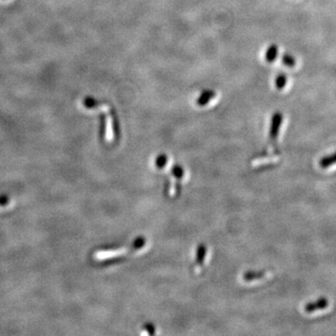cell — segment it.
Instances as JSON below:
<instances>
[{
	"label": "cell",
	"mask_w": 336,
	"mask_h": 336,
	"mask_svg": "<svg viewBox=\"0 0 336 336\" xmlns=\"http://www.w3.org/2000/svg\"><path fill=\"white\" fill-rule=\"evenodd\" d=\"M146 239L144 237H139L136 239L131 247L127 248H120V249H106V250H100L95 253L94 258L96 260L103 261L107 259H113L117 257L125 256L129 253H134L139 250H141L146 246Z\"/></svg>",
	"instance_id": "obj_1"
},
{
	"label": "cell",
	"mask_w": 336,
	"mask_h": 336,
	"mask_svg": "<svg viewBox=\"0 0 336 336\" xmlns=\"http://www.w3.org/2000/svg\"><path fill=\"white\" fill-rule=\"evenodd\" d=\"M185 177L186 171L181 166H175L172 168L171 177L169 179L170 184L168 186V195L169 197L174 198L178 195L181 181H183Z\"/></svg>",
	"instance_id": "obj_2"
},
{
	"label": "cell",
	"mask_w": 336,
	"mask_h": 336,
	"mask_svg": "<svg viewBox=\"0 0 336 336\" xmlns=\"http://www.w3.org/2000/svg\"><path fill=\"white\" fill-rule=\"evenodd\" d=\"M207 248L205 245L201 244L196 250V256H195V263L193 267V271L195 274H198L201 273L203 266L205 264V260L207 257Z\"/></svg>",
	"instance_id": "obj_3"
},
{
	"label": "cell",
	"mask_w": 336,
	"mask_h": 336,
	"mask_svg": "<svg viewBox=\"0 0 336 336\" xmlns=\"http://www.w3.org/2000/svg\"><path fill=\"white\" fill-rule=\"evenodd\" d=\"M282 122H283V115L279 111L275 112L272 117L270 131H269V137L271 141H275L277 139Z\"/></svg>",
	"instance_id": "obj_4"
},
{
	"label": "cell",
	"mask_w": 336,
	"mask_h": 336,
	"mask_svg": "<svg viewBox=\"0 0 336 336\" xmlns=\"http://www.w3.org/2000/svg\"><path fill=\"white\" fill-rule=\"evenodd\" d=\"M269 274V272H248L243 275V280L244 282L248 284L261 282L268 278Z\"/></svg>",
	"instance_id": "obj_5"
},
{
	"label": "cell",
	"mask_w": 336,
	"mask_h": 336,
	"mask_svg": "<svg viewBox=\"0 0 336 336\" xmlns=\"http://www.w3.org/2000/svg\"><path fill=\"white\" fill-rule=\"evenodd\" d=\"M328 305H329V302H328L327 299L322 297V298H319V300H317L316 302H312L307 303L304 306V311L310 314V313H313V312H316L319 310L325 309V308H327Z\"/></svg>",
	"instance_id": "obj_6"
},
{
	"label": "cell",
	"mask_w": 336,
	"mask_h": 336,
	"mask_svg": "<svg viewBox=\"0 0 336 336\" xmlns=\"http://www.w3.org/2000/svg\"><path fill=\"white\" fill-rule=\"evenodd\" d=\"M216 93L213 90H204L196 100V104L199 106H206L209 101H211L215 98Z\"/></svg>",
	"instance_id": "obj_7"
},
{
	"label": "cell",
	"mask_w": 336,
	"mask_h": 336,
	"mask_svg": "<svg viewBox=\"0 0 336 336\" xmlns=\"http://www.w3.org/2000/svg\"><path fill=\"white\" fill-rule=\"evenodd\" d=\"M110 115H111V130H112V136L116 138L120 134V123L118 120V116L114 109H110Z\"/></svg>",
	"instance_id": "obj_8"
},
{
	"label": "cell",
	"mask_w": 336,
	"mask_h": 336,
	"mask_svg": "<svg viewBox=\"0 0 336 336\" xmlns=\"http://www.w3.org/2000/svg\"><path fill=\"white\" fill-rule=\"evenodd\" d=\"M278 56V47L275 44L269 46L266 50V60L267 63H273Z\"/></svg>",
	"instance_id": "obj_9"
},
{
	"label": "cell",
	"mask_w": 336,
	"mask_h": 336,
	"mask_svg": "<svg viewBox=\"0 0 336 336\" xmlns=\"http://www.w3.org/2000/svg\"><path fill=\"white\" fill-rule=\"evenodd\" d=\"M336 164V153L325 156L319 161V166L321 168H328Z\"/></svg>",
	"instance_id": "obj_10"
},
{
	"label": "cell",
	"mask_w": 336,
	"mask_h": 336,
	"mask_svg": "<svg viewBox=\"0 0 336 336\" xmlns=\"http://www.w3.org/2000/svg\"><path fill=\"white\" fill-rule=\"evenodd\" d=\"M287 81H288L287 76L285 74H279L274 80V85L277 90H282L287 85Z\"/></svg>",
	"instance_id": "obj_11"
},
{
	"label": "cell",
	"mask_w": 336,
	"mask_h": 336,
	"mask_svg": "<svg viewBox=\"0 0 336 336\" xmlns=\"http://www.w3.org/2000/svg\"><path fill=\"white\" fill-rule=\"evenodd\" d=\"M168 163V157L166 154H161L156 160H155V167L157 169L162 170L164 168H167Z\"/></svg>",
	"instance_id": "obj_12"
},
{
	"label": "cell",
	"mask_w": 336,
	"mask_h": 336,
	"mask_svg": "<svg viewBox=\"0 0 336 336\" xmlns=\"http://www.w3.org/2000/svg\"><path fill=\"white\" fill-rule=\"evenodd\" d=\"M83 105H84L85 107L92 109V108H96V107L100 106L101 102H99L98 100L95 99V98L87 97V98L83 100Z\"/></svg>",
	"instance_id": "obj_13"
},
{
	"label": "cell",
	"mask_w": 336,
	"mask_h": 336,
	"mask_svg": "<svg viewBox=\"0 0 336 336\" xmlns=\"http://www.w3.org/2000/svg\"><path fill=\"white\" fill-rule=\"evenodd\" d=\"M282 64L288 67H293L296 65V59L289 53H285L281 58Z\"/></svg>",
	"instance_id": "obj_14"
},
{
	"label": "cell",
	"mask_w": 336,
	"mask_h": 336,
	"mask_svg": "<svg viewBox=\"0 0 336 336\" xmlns=\"http://www.w3.org/2000/svg\"><path fill=\"white\" fill-rule=\"evenodd\" d=\"M143 334L144 335H150L153 336L156 334V330L152 324H147L145 327L143 328Z\"/></svg>",
	"instance_id": "obj_15"
},
{
	"label": "cell",
	"mask_w": 336,
	"mask_h": 336,
	"mask_svg": "<svg viewBox=\"0 0 336 336\" xmlns=\"http://www.w3.org/2000/svg\"><path fill=\"white\" fill-rule=\"evenodd\" d=\"M9 203V199L6 196H3L0 198V207H3Z\"/></svg>",
	"instance_id": "obj_16"
}]
</instances>
